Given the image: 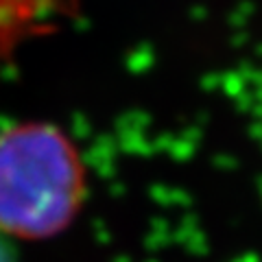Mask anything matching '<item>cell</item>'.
Returning a JSON list of instances; mask_svg holds the SVG:
<instances>
[{
    "instance_id": "6da1fadb",
    "label": "cell",
    "mask_w": 262,
    "mask_h": 262,
    "mask_svg": "<svg viewBox=\"0 0 262 262\" xmlns=\"http://www.w3.org/2000/svg\"><path fill=\"white\" fill-rule=\"evenodd\" d=\"M85 196V168L57 127L27 122L0 134V229L42 241L70 225Z\"/></svg>"
}]
</instances>
